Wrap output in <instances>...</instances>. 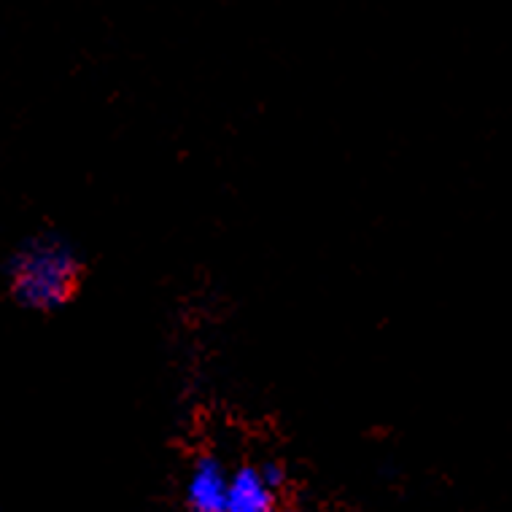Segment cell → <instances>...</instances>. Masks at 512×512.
Returning <instances> with one entry per match:
<instances>
[{
    "mask_svg": "<svg viewBox=\"0 0 512 512\" xmlns=\"http://www.w3.org/2000/svg\"><path fill=\"white\" fill-rule=\"evenodd\" d=\"M79 278V259L60 238H38L11 265L14 294L33 310H54L68 302Z\"/></svg>",
    "mask_w": 512,
    "mask_h": 512,
    "instance_id": "obj_1",
    "label": "cell"
},
{
    "mask_svg": "<svg viewBox=\"0 0 512 512\" xmlns=\"http://www.w3.org/2000/svg\"><path fill=\"white\" fill-rule=\"evenodd\" d=\"M227 494H230V475L224 472L221 461L213 456L197 459L186 486V499L192 512H227Z\"/></svg>",
    "mask_w": 512,
    "mask_h": 512,
    "instance_id": "obj_2",
    "label": "cell"
},
{
    "mask_svg": "<svg viewBox=\"0 0 512 512\" xmlns=\"http://www.w3.org/2000/svg\"><path fill=\"white\" fill-rule=\"evenodd\" d=\"M259 475H262V480H265L267 486L273 488H281L283 483V469L278 467V464H265V467H259Z\"/></svg>",
    "mask_w": 512,
    "mask_h": 512,
    "instance_id": "obj_4",
    "label": "cell"
},
{
    "mask_svg": "<svg viewBox=\"0 0 512 512\" xmlns=\"http://www.w3.org/2000/svg\"><path fill=\"white\" fill-rule=\"evenodd\" d=\"M275 491L267 486L259 469L243 467L230 477L227 512H275Z\"/></svg>",
    "mask_w": 512,
    "mask_h": 512,
    "instance_id": "obj_3",
    "label": "cell"
}]
</instances>
